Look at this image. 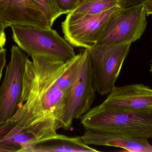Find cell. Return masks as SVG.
<instances>
[{
    "mask_svg": "<svg viewBox=\"0 0 152 152\" xmlns=\"http://www.w3.org/2000/svg\"><path fill=\"white\" fill-rule=\"evenodd\" d=\"M119 6L121 9H128L143 5L149 0H118Z\"/></svg>",
    "mask_w": 152,
    "mask_h": 152,
    "instance_id": "e0dca14e",
    "label": "cell"
},
{
    "mask_svg": "<svg viewBox=\"0 0 152 152\" xmlns=\"http://www.w3.org/2000/svg\"><path fill=\"white\" fill-rule=\"evenodd\" d=\"M5 29V28L3 26L1 23L0 22V37H5V33H4V29Z\"/></svg>",
    "mask_w": 152,
    "mask_h": 152,
    "instance_id": "ffe728a7",
    "label": "cell"
},
{
    "mask_svg": "<svg viewBox=\"0 0 152 152\" xmlns=\"http://www.w3.org/2000/svg\"><path fill=\"white\" fill-rule=\"evenodd\" d=\"M36 141L34 135L9 121L0 126V152H27Z\"/></svg>",
    "mask_w": 152,
    "mask_h": 152,
    "instance_id": "7c38bea8",
    "label": "cell"
},
{
    "mask_svg": "<svg viewBox=\"0 0 152 152\" xmlns=\"http://www.w3.org/2000/svg\"><path fill=\"white\" fill-rule=\"evenodd\" d=\"M42 12L51 27L55 21L62 15L56 0H31Z\"/></svg>",
    "mask_w": 152,
    "mask_h": 152,
    "instance_id": "5bb4252c",
    "label": "cell"
},
{
    "mask_svg": "<svg viewBox=\"0 0 152 152\" xmlns=\"http://www.w3.org/2000/svg\"><path fill=\"white\" fill-rule=\"evenodd\" d=\"M147 16L143 5L120 8L107 24L96 44L136 42L146 29Z\"/></svg>",
    "mask_w": 152,
    "mask_h": 152,
    "instance_id": "52a82bcc",
    "label": "cell"
},
{
    "mask_svg": "<svg viewBox=\"0 0 152 152\" xmlns=\"http://www.w3.org/2000/svg\"><path fill=\"white\" fill-rule=\"evenodd\" d=\"M116 7H119L118 0H83L68 14L72 16L97 15Z\"/></svg>",
    "mask_w": 152,
    "mask_h": 152,
    "instance_id": "4fadbf2b",
    "label": "cell"
},
{
    "mask_svg": "<svg viewBox=\"0 0 152 152\" xmlns=\"http://www.w3.org/2000/svg\"><path fill=\"white\" fill-rule=\"evenodd\" d=\"M147 16L152 14V0H149L143 4Z\"/></svg>",
    "mask_w": 152,
    "mask_h": 152,
    "instance_id": "d6986e66",
    "label": "cell"
},
{
    "mask_svg": "<svg viewBox=\"0 0 152 152\" xmlns=\"http://www.w3.org/2000/svg\"><path fill=\"white\" fill-rule=\"evenodd\" d=\"M83 0H80V3L81 2V1H83Z\"/></svg>",
    "mask_w": 152,
    "mask_h": 152,
    "instance_id": "603a6c76",
    "label": "cell"
},
{
    "mask_svg": "<svg viewBox=\"0 0 152 152\" xmlns=\"http://www.w3.org/2000/svg\"><path fill=\"white\" fill-rule=\"evenodd\" d=\"M97 152L83 142L80 137H69L55 134L37 141L27 152Z\"/></svg>",
    "mask_w": 152,
    "mask_h": 152,
    "instance_id": "8fae6325",
    "label": "cell"
},
{
    "mask_svg": "<svg viewBox=\"0 0 152 152\" xmlns=\"http://www.w3.org/2000/svg\"><path fill=\"white\" fill-rule=\"evenodd\" d=\"M150 71L151 73H152V65H150Z\"/></svg>",
    "mask_w": 152,
    "mask_h": 152,
    "instance_id": "7402d4cb",
    "label": "cell"
},
{
    "mask_svg": "<svg viewBox=\"0 0 152 152\" xmlns=\"http://www.w3.org/2000/svg\"><path fill=\"white\" fill-rule=\"evenodd\" d=\"M98 107L152 113V89L143 84L115 87Z\"/></svg>",
    "mask_w": 152,
    "mask_h": 152,
    "instance_id": "9c48e42d",
    "label": "cell"
},
{
    "mask_svg": "<svg viewBox=\"0 0 152 152\" xmlns=\"http://www.w3.org/2000/svg\"><path fill=\"white\" fill-rule=\"evenodd\" d=\"M10 60L0 87V126L10 120L21 101L27 56L16 46L12 47Z\"/></svg>",
    "mask_w": 152,
    "mask_h": 152,
    "instance_id": "8992f818",
    "label": "cell"
},
{
    "mask_svg": "<svg viewBox=\"0 0 152 152\" xmlns=\"http://www.w3.org/2000/svg\"><path fill=\"white\" fill-rule=\"evenodd\" d=\"M131 43L96 44L89 48L96 92L108 95L115 87Z\"/></svg>",
    "mask_w": 152,
    "mask_h": 152,
    "instance_id": "277c9868",
    "label": "cell"
},
{
    "mask_svg": "<svg viewBox=\"0 0 152 152\" xmlns=\"http://www.w3.org/2000/svg\"><path fill=\"white\" fill-rule=\"evenodd\" d=\"M12 38L29 56H43L68 61L76 56L74 49L56 30L30 25L10 26Z\"/></svg>",
    "mask_w": 152,
    "mask_h": 152,
    "instance_id": "3957f363",
    "label": "cell"
},
{
    "mask_svg": "<svg viewBox=\"0 0 152 152\" xmlns=\"http://www.w3.org/2000/svg\"><path fill=\"white\" fill-rule=\"evenodd\" d=\"M62 14H66L74 10L78 6L80 0H56Z\"/></svg>",
    "mask_w": 152,
    "mask_h": 152,
    "instance_id": "2e32d148",
    "label": "cell"
},
{
    "mask_svg": "<svg viewBox=\"0 0 152 152\" xmlns=\"http://www.w3.org/2000/svg\"><path fill=\"white\" fill-rule=\"evenodd\" d=\"M13 0H0V22L5 28L11 24Z\"/></svg>",
    "mask_w": 152,
    "mask_h": 152,
    "instance_id": "9a60e30c",
    "label": "cell"
},
{
    "mask_svg": "<svg viewBox=\"0 0 152 152\" xmlns=\"http://www.w3.org/2000/svg\"><path fill=\"white\" fill-rule=\"evenodd\" d=\"M86 130L152 138V113L104 109L98 105L80 119Z\"/></svg>",
    "mask_w": 152,
    "mask_h": 152,
    "instance_id": "7a4b0ae2",
    "label": "cell"
},
{
    "mask_svg": "<svg viewBox=\"0 0 152 152\" xmlns=\"http://www.w3.org/2000/svg\"><path fill=\"white\" fill-rule=\"evenodd\" d=\"M6 49L3 47L0 49V80L1 78L4 68L6 64Z\"/></svg>",
    "mask_w": 152,
    "mask_h": 152,
    "instance_id": "ac0fdd59",
    "label": "cell"
},
{
    "mask_svg": "<svg viewBox=\"0 0 152 152\" xmlns=\"http://www.w3.org/2000/svg\"><path fill=\"white\" fill-rule=\"evenodd\" d=\"M80 137L88 145L118 147L128 152H152V145L145 138L86 130Z\"/></svg>",
    "mask_w": 152,
    "mask_h": 152,
    "instance_id": "30bf717a",
    "label": "cell"
},
{
    "mask_svg": "<svg viewBox=\"0 0 152 152\" xmlns=\"http://www.w3.org/2000/svg\"><path fill=\"white\" fill-rule=\"evenodd\" d=\"M120 8L101 14L72 16L68 14L62 24L66 40L73 46L89 49L97 44L107 24Z\"/></svg>",
    "mask_w": 152,
    "mask_h": 152,
    "instance_id": "ba28073f",
    "label": "cell"
},
{
    "mask_svg": "<svg viewBox=\"0 0 152 152\" xmlns=\"http://www.w3.org/2000/svg\"><path fill=\"white\" fill-rule=\"evenodd\" d=\"M81 63L77 78L66 98L61 117L62 128L70 129L73 121L81 117L91 109L96 96L88 49L81 51Z\"/></svg>",
    "mask_w": 152,
    "mask_h": 152,
    "instance_id": "5b68a950",
    "label": "cell"
},
{
    "mask_svg": "<svg viewBox=\"0 0 152 152\" xmlns=\"http://www.w3.org/2000/svg\"><path fill=\"white\" fill-rule=\"evenodd\" d=\"M31 58L26 62L19 107L8 121L38 141L62 128L61 117L73 80L68 61Z\"/></svg>",
    "mask_w": 152,
    "mask_h": 152,
    "instance_id": "6da1fadb",
    "label": "cell"
},
{
    "mask_svg": "<svg viewBox=\"0 0 152 152\" xmlns=\"http://www.w3.org/2000/svg\"><path fill=\"white\" fill-rule=\"evenodd\" d=\"M6 37H0V49L3 48L6 43Z\"/></svg>",
    "mask_w": 152,
    "mask_h": 152,
    "instance_id": "44dd1931",
    "label": "cell"
}]
</instances>
